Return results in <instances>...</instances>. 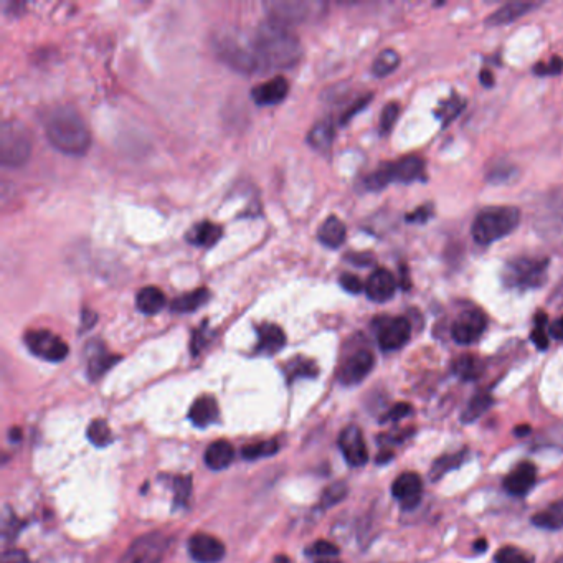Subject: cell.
<instances>
[{
  "instance_id": "6da1fadb",
  "label": "cell",
  "mask_w": 563,
  "mask_h": 563,
  "mask_svg": "<svg viewBox=\"0 0 563 563\" xmlns=\"http://www.w3.org/2000/svg\"><path fill=\"white\" fill-rule=\"evenodd\" d=\"M253 45L263 71L293 68L303 55L301 43L291 27L273 19L260 24Z\"/></svg>"
},
{
  "instance_id": "7a4b0ae2",
  "label": "cell",
  "mask_w": 563,
  "mask_h": 563,
  "mask_svg": "<svg viewBox=\"0 0 563 563\" xmlns=\"http://www.w3.org/2000/svg\"><path fill=\"white\" fill-rule=\"evenodd\" d=\"M45 134L55 149L68 156H83L91 146L90 129L70 106L53 109L45 119Z\"/></svg>"
},
{
  "instance_id": "3957f363",
  "label": "cell",
  "mask_w": 563,
  "mask_h": 563,
  "mask_svg": "<svg viewBox=\"0 0 563 563\" xmlns=\"http://www.w3.org/2000/svg\"><path fill=\"white\" fill-rule=\"evenodd\" d=\"M519 222H521V212L516 207H491L479 213L474 220L471 233L474 242L479 245H491L514 232Z\"/></svg>"
},
{
  "instance_id": "277c9868",
  "label": "cell",
  "mask_w": 563,
  "mask_h": 563,
  "mask_svg": "<svg viewBox=\"0 0 563 563\" xmlns=\"http://www.w3.org/2000/svg\"><path fill=\"white\" fill-rule=\"evenodd\" d=\"M32 134L24 124L7 119L0 126V162L5 167L24 166L32 154Z\"/></svg>"
},
{
  "instance_id": "5b68a950",
  "label": "cell",
  "mask_w": 563,
  "mask_h": 563,
  "mask_svg": "<svg viewBox=\"0 0 563 563\" xmlns=\"http://www.w3.org/2000/svg\"><path fill=\"white\" fill-rule=\"evenodd\" d=\"M547 258H530V256H519L509 261L504 270V283L507 288L512 289H534L540 288L547 280Z\"/></svg>"
},
{
  "instance_id": "8992f818",
  "label": "cell",
  "mask_w": 563,
  "mask_h": 563,
  "mask_svg": "<svg viewBox=\"0 0 563 563\" xmlns=\"http://www.w3.org/2000/svg\"><path fill=\"white\" fill-rule=\"evenodd\" d=\"M215 48H217V55L222 58V62L227 63L228 67L233 70L242 71V73L263 71L253 40L248 45H243L240 40L223 37L215 42Z\"/></svg>"
},
{
  "instance_id": "52a82bcc",
  "label": "cell",
  "mask_w": 563,
  "mask_h": 563,
  "mask_svg": "<svg viewBox=\"0 0 563 563\" xmlns=\"http://www.w3.org/2000/svg\"><path fill=\"white\" fill-rule=\"evenodd\" d=\"M171 539L164 534L142 535L134 540L119 563H159L164 559Z\"/></svg>"
},
{
  "instance_id": "ba28073f",
  "label": "cell",
  "mask_w": 563,
  "mask_h": 563,
  "mask_svg": "<svg viewBox=\"0 0 563 563\" xmlns=\"http://www.w3.org/2000/svg\"><path fill=\"white\" fill-rule=\"evenodd\" d=\"M25 346L29 347L32 354L47 362H62L67 359L68 352H70L67 342L47 329L27 332Z\"/></svg>"
},
{
  "instance_id": "9c48e42d",
  "label": "cell",
  "mask_w": 563,
  "mask_h": 563,
  "mask_svg": "<svg viewBox=\"0 0 563 563\" xmlns=\"http://www.w3.org/2000/svg\"><path fill=\"white\" fill-rule=\"evenodd\" d=\"M377 341L382 351H398L402 349L412 336V324L407 317H382L375 321Z\"/></svg>"
},
{
  "instance_id": "30bf717a",
  "label": "cell",
  "mask_w": 563,
  "mask_h": 563,
  "mask_svg": "<svg viewBox=\"0 0 563 563\" xmlns=\"http://www.w3.org/2000/svg\"><path fill=\"white\" fill-rule=\"evenodd\" d=\"M321 4H311V2H284V0H275V2H266L265 9L268 12V19L276 20L284 25L299 24L308 20L311 15L316 14Z\"/></svg>"
},
{
  "instance_id": "8fae6325",
  "label": "cell",
  "mask_w": 563,
  "mask_h": 563,
  "mask_svg": "<svg viewBox=\"0 0 563 563\" xmlns=\"http://www.w3.org/2000/svg\"><path fill=\"white\" fill-rule=\"evenodd\" d=\"M486 316L483 311L479 309H468L463 314H459L453 329H451V336L455 339L456 344L461 346H469L474 342L479 341V337L483 336L486 331Z\"/></svg>"
},
{
  "instance_id": "7c38bea8",
  "label": "cell",
  "mask_w": 563,
  "mask_h": 563,
  "mask_svg": "<svg viewBox=\"0 0 563 563\" xmlns=\"http://www.w3.org/2000/svg\"><path fill=\"white\" fill-rule=\"evenodd\" d=\"M375 365V357L367 349H360L347 357L346 362L339 369V380L342 385L352 387L362 382L372 372Z\"/></svg>"
},
{
  "instance_id": "4fadbf2b",
  "label": "cell",
  "mask_w": 563,
  "mask_h": 563,
  "mask_svg": "<svg viewBox=\"0 0 563 563\" xmlns=\"http://www.w3.org/2000/svg\"><path fill=\"white\" fill-rule=\"evenodd\" d=\"M339 446H341L342 455L346 458L347 463L354 468H360L369 461V450H367L364 435L359 426H347L339 436Z\"/></svg>"
},
{
  "instance_id": "5bb4252c",
  "label": "cell",
  "mask_w": 563,
  "mask_h": 563,
  "mask_svg": "<svg viewBox=\"0 0 563 563\" xmlns=\"http://www.w3.org/2000/svg\"><path fill=\"white\" fill-rule=\"evenodd\" d=\"M392 494L402 504L403 509L410 511L422 501V478L415 473L400 474L393 483Z\"/></svg>"
},
{
  "instance_id": "9a60e30c",
  "label": "cell",
  "mask_w": 563,
  "mask_h": 563,
  "mask_svg": "<svg viewBox=\"0 0 563 563\" xmlns=\"http://www.w3.org/2000/svg\"><path fill=\"white\" fill-rule=\"evenodd\" d=\"M189 554L195 562L217 563L225 557V545L209 534H195L189 540Z\"/></svg>"
},
{
  "instance_id": "2e32d148",
  "label": "cell",
  "mask_w": 563,
  "mask_h": 563,
  "mask_svg": "<svg viewBox=\"0 0 563 563\" xmlns=\"http://www.w3.org/2000/svg\"><path fill=\"white\" fill-rule=\"evenodd\" d=\"M395 291H397V281L385 268L375 270L365 283V293L375 303H385L388 299H392Z\"/></svg>"
},
{
  "instance_id": "e0dca14e",
  "label": "cell",
  "mask_w": 563,
  "mask_h": 563,
  "mask_svg": "<svg viewBox=\"0 0 563 563\" xmlns=\"http://www.w3.org/2000/svg\"><path fill=\"white\" fill-rule=\"evenodd\" d=\"M535 481H537V469L534 464L526 461L517 464L514 471L504 479V488L511 496H526L530 489L534 488Z\"/></svg>"
},
{
  "instance_id": "ac0fdd59",
  "label": "cell",
  "mask_w": 563,
  "mask_h": 563,
  "mask_svg": "<svg viewBox=\"0 0 563 563\" xmlns=\"http://www.w3.org/2000/svg\"><path fill=\"white\" fill-rule=\"evenodd\" d=\"M289 85L286 78L276 76L273 80L261 83L251 90V98L258 106L280 105L281 101L288 96Z\"/></svg>"
},
{
  "instance_id": "d6986e66",
  "label": "cell",
  "mask_w": 563,
  "mask_h": 563,
  "mask_svg": "<svg viewBox=\"0 0 563 563\" xmlns=\"http://www.w3.org/2000/svg\"><path fill=\"white\" fill-rule=\"evenodd\" d=\"M387 169L392 182L410 184L423 176L425 162L420 157H403L397 162H387Z\"/></svg>"
},
{
  "instance_id": "ffe728a7",
  "label": "cell",
  "mask_w": 563,
  "mask_h": 563,
  "mask_svg": "<svg viewBox=\"0 0 563 563\" xmlns=\"http://www.w3.org/2000/svg\"><path fill=\"white\" fill-rule=\"evenodd\" d=\"M256 334H258V344H256L258 354L275 355L286 344V334L283 329L271 322H263L256 327Z\"/></svg>"
},
{
  "instance_id": "44dd1931",
  "label": "cell",
  "mask_w": 563,
  "mask_h": 563,
  "mask_svg": "<svg viewBox=\"0 0 563 563\" xmlns=\"http://www.w3.org/2000/svg\"><path fill=\"white\" fill-rule=\"evenodd\" d=\"M86 357H88V377L91 380L100 379L101 375H105L121 359L118 355L109 354L100 342H91Z\"/></svg>"
},
{
  "instance_id": "7402d4cb",
  "label": "cell",
  "mask_w": 563,
  "mask_h": 563,
  "mask_svg": "<svg viewBox=\"0 0 563 563\" xmlns=\"http://www.w3.org/2000/svg\"><path fill=\"white\" fill-rule=\"evenodd\" d=\"M223 235V228L217 223L200 222L195 223L194 227L190 228L185 240L194 245V247L210 248L220 242Z\"/></svg>"
},
{
  "instance_id": "603a6c76",
  "label": "cell",
  "mask_w": 563,
  "mask_h": 563,
  "mask_svg": "<svg viewBox=\"0 0 563 563\" xmlns=\"http://www.w3.org/2000/svg\"><path fill=\"white\" fill-rule=\"evenodd\" d=\"M347 237V228L342 222L341 218L331 217L326 218L322 222L321 228L317 230V240L327 248H339L344 245Z\"/></svg>"
},
{
  "instance_id": "cb8c5ba5",
  "label": "cell",
  "mask_w": 563,
  "mask_h": 563,
  "mask_svg": "<svg viewBox=\"0 0 563 563\" xmlns=\"http://www.w3.org/2000/svg\"><path fill=\"white\" fill-rule=\"evenodd\" d=\"M217 417V400L210 397V395H204V397L197 398L194 405L190 407V422L194 423L195 426H199V428H207V426L217 422Z\"/></svg>"
},
{
  "instance_id": "d4e9b609",
  "label": "cell",
  "mask_w": 563,
  "mask_h": 563,
  "mask_svg": "<svg viewBox=\"0 0 563 563\" xmlns=\"http://www.w3.org/2000/svg\"><path fill=\"white\" fill-rule=\"evenodd\" d=\"M167 304L166 294L156 286L141 288L136 294V308L146 316H154L164 309Z\"/></svg>"
},
{
  "instance_id": "484cf974",
  "label": "cell",
  "mask_w": 563,
  "mask_h": 563,
  "mask_svg": "<svg viewBox=\"0 0 563 563\" xmlns=\"http://www.w3.org/2000/svg\"><path fill=\"white\" fill-rule=\"evenodd\" d=\"M235 459V448L228 441H215L205 451V464L213 471L227 469Z\"/></svg>"
},
{
  "instance_id": "4316f807",
  "label": "cell",
  "mask_w": 563,
  "mask_h": 563,
  "mask_svg": "<svg viewBox=\"0 0 563 563\" xmlns=\"http://www.w3.org/2000/svg\"><path fill=\"white\" fill-rule=\"evenodd\" d=\"M210 291L207 288L194 289L190 293L182 294L171 303L172 313L187 314L194 313L209 303Z\"/></svg>"
},
{
  "instance_id": "83f0119b",
  "label": "cell",
  "mask_w": 563,
  "mask_h": 563,
  "mask_svg": "<svg viewBox=\"0 0 563 563\" xmlns=\"http://www.w3.org/2000/svg\"><path fill=\"white\" fill-rule=\"evenodd\" d=\"M537 4L534 2H511V4L502 5L501 9L496 10L488 20V25H504L511 24L514 20L521 19L522 15H526L529 10H534Z\"/></svg>"
},
{
  "instance_id": "f1b7e54d",
  "label": "cell",
  "mask_w": 563,
  "mask_h": 563,
  "mask_svg": "<svg viewBox=\"0 0 563 563\" xmlns=\"http://www.w3.org/2000/svg\"><path fill=\"white\" fill-rule=\"evenodd\" d=\"M319 374L316 362L311 359H306L303 355L294 357L284 365V375L288 382H294L296 379H314Z\"/></svg>"
},
{
  "instance_id": "f546056e",
  "label": "cell",
  "mask_w": 563,
  "mask_h": 563,
  "mask_svg": "<svg viewBox=\"0 0 563 563\" xmlns=\"http://www.w3.org/2000/svg\"><path fill=\"white\" fill-rule=\"evenodd\" d=\"M532 524L545 530L563 529V499L545 507L544 511L537 512L532 517Z\"/></svg>"
},
{
  "instance_id": "4dcf8cb0",
  "label": "cell",
  "mask_w": 563,
  "mask_h": 563,
  "mask_svg": "<svg viewBox=\"0 0 563 563\" xmlns=\"http://www.w3.org/2000/svg\"><path fill=\"white\" fill-rule=\"evenodd\" d=\"M334 136H336L334 124L331 119H324V121L314 124L313 129L309 131V146L314 147L317 151H327V149H331Z\"/></svg>"
},
{
  "instance_id": "1f68e13d",
  "label": "cell",
  "mask_w": 563,
  "mask_h": 563,
  "mask_svg": "<svg viewBox=\"0 0 563 563\" xmlns=\"http://www.w3.org/2000/svg\"><path fill=\"white\" fill-rule=\"evenodd\" d=\"M455 372L463 380H476L483 374V362L474 355H461L455 362Z\"/></svg>"
},
{
  "instance_id": "d6a6232c",
  "label": "cell",
  "mask_w": 563,
  "mask_h": 563,
  "mask_svg": "<svg viewBox=\"0 0 563 563\" xmlns=\"http://www.w3.org/2000/svg\"><path fill=\"white\" fill-rule=\"evenodd\" d=\"M491 407H493V398L489 397L488 393H478L476 397L471 398V402L468 403V407L464 410L463 422L471 423L474 420H478Z\"/></svg>"
},
{
  "instance_id": "836d02e7",
  "label": "cell",
  "mask_w": 563,
  "mask_h": 563,
  "mask_svg": "<svg viewBox=\"0 0 563 563\" xmlns=\"http://www.w3.org/2000/svg\"><path fill=\"white\" fill-rule=\"evenodd\" d=\"M398 65H400V55L395 50H384V52H380L379 57L375 58L372 71L375 76L384 78L397 70Z\"/></svg>"
},
{
  "instance_id": "e575fe53",
  "label": "cell",
  "mask_w": 563,
  "mask_h": 563,
  "mask_svg": "<svg viewBox=\"0 0 563 563\" xmlns=\"http://www.w3.org/2000/svg\"><path fill=\"white\" fill-rule=\"evenodd\" d=\"M86 435H88L91 445L98 446V448H105L113 441V433L109 430L108 423L105 420H95L91 423Z\"/></svg>"
},
{
  "instance_id": "d590c367",
  "label": "cell",
  "mask_w": 563,
  "mask_h": 563,
  "mask_svg": "<svg viewBox=\"0 0 563 563\" xmlns=\"http://www.w3.org/2000/svg\"><path fill=\"white\" fill-rule=\"evenodd\" d=\"M463 459L464 453L445 455L441 456L440 459H436L433 468H431V479L438 481V479L443 478L446 473H450L453 469L458 468L459 464L463 463Z\"/></svg>"
},
{
  "instance_id": "8d00e7d4",
  "label": "cell",
  "mask_w": 563,
  "mask_h": 563,
  "mask_svg": "<svg viewBox=\"0 0 563 563\" xmlns=\"http://www.w3.org/2000/svg\"><path fill=\"white\" fill-rule=\"evenodd\" d=\"M464 105H466V101L461 100L456 93H453L450 100H446L441 103L440 108L436 111V114H438V118H440L446 126V124H450L451 121L456 119V116L463 111Z\"/></svg>"
},
{
  "instance_id": "74e56055",
  "label": "cell",
  "mask_w": 563,
  "mask_h": 563,
  "mask_svg": "<svg viewBox=\"0 0 563 563\" xmlns=\"http://www.w3.org/2000/svg\"><path fill=\"white\" fill-rule=\"evenodd\" d=\"M494 562L496 563H534V557L527 554L522 549H517V547H512V545H507V547H502L499 552H497L496 557H494Z\"/></svg>"
},
{
  "instance_id": "f35d334b",
  "label": "cell",
  "mask_w": 563,
  "mask_h": 563,
  "mask_svg": "<svg viewBox=\"0 0 563 563\" xmlns=\"http://www.w3.org/2000/svg\"><path fill=\"white\" fill-rule=\"evenodd\" d=\"M278 450H280L278 441H261V443H255V445L245 446L242 455L245 459H260L275 455Z\"/></svg>"
},
{
  "instance_id": "ab89813d",
  "label": "cell",
  "mask_w": 563,
  "mask_h": 563,
  "mask_svg": "<svg viewBox=\"0 0 563 563\" xmlns=\"http://www.w3.org/2000/svg\"><path fill=\"white\" fill-rule=\"evenodd\" d=\"M545 324H547V316L540 311V313H537V316H535L534 331L530 334V339H532L535 347L540 349V351L549 349V336H547V332H545Z\"/></svg>"
},
{
  "instance_id": "60d3db41",
  "label": "cell",
  "mask_w": 563,
  "mask_h": 563,
  "mask_svg": "<svg viewBox=\"0 0 563 563\" xmlns=\"http://www.w3.org/2000/svg\"><path fill=\"white\" fill-rule=\"evenodd\" d=\"M398 116H400V105L398 103H388L382 111L380 116V134L387 136L392 131L393 126L397 123Z\"/></svg>"
},
{
  "instance_id": "b9f144b4",
  "label": "cell",
  "mask_w": 563,
  "mask_h": 563,
  "mask_svg": "<svg viewBox=\"0 0 563 563\" xmlns=\"http://www.w3.org/2000/svg\"><path fill=\"white\" fill-rule=\"evenodd\" d=\"M174 494H176L174 504L177 507L187 506L190 494H192V479H190V476H179V478L174 479Z\"/></svg>"
},
{
  "instance_id": "7bdbcfd3",
  "label": "cell",
  "mask_w": 563,
  "mask_h": 563,
  "mask_svg": "<svg viewBox=\"0 0 563 563\" xmlns=\"http://www.w3.org/2000/svg\"><path fill=\"white\" fill-rule=\"evenodd\" d=\"M390 184H392V180H390V174H388L387 164H382L377 171L372 172L365 179V189L372 190V192L385 189Z\"/></svg>"
},
{
  "instance_id": "ee69618b",
  "label": "cell",
  "mask_w": 563,
  "mask_h": 563,
  "mask_svg": "<svg viewBox=\"0 0 563 563\" xmlns=\"http://www.w3.org/2000/svg\"><path fill=\"white\" fill-rule=\"evenodd\" d=\"M347 488L344 483L332 484L331 488H327L322 494V507L336 506L337 502H341L346 497Z\"/></svg>"
},
{
  "instance_id": "f6af8a7d",
  "label": "cell",
  "mask_w": 563,
  "mask_h": 563,
  "mask_svg": "<svg viewBox=\"0 0 563 563\" xmlns=\"http://www.w3.org/2000/svg\"><path fill=\"white\" fill-rule=\"evenodd\" d=\"M309 555H316V557H324V559H331L339 555V549L336 545L327 542V540H319L316 544L309 549Z\"/></svg>"
},
{
  "instance_id": "bcb514c9",
  "label": "cell",
  "mask_w": 563,
  "mask_h": 563,
  "mask_svg": "<svg viewBox=\"0 0 563 563\" xmlns=\"http://www.w3.org/2000/svg\"><path fill=\"white\" fill-rule=\"evenodd\" d=\"M534 71L539 76L560 75L563 71V60L560 57H554L549 63L535 65Z\"/></svg>"
},
{
  "instance_id": "7dc6e473",
  "label": "cell",
  "mask_w": 563,
  "mask_h": 563,
  "mask_svg": "<svg viewBox=\"0 0 563 563\" xmlns=\"http://www.w3.org/2000/svg\"><path fill=\"white\" fill-rule=\"evenodd\" d=\"M339 283H341L342 288L346 289L347 293L351 294H360L365 289V284L357 276L351 275V273L341 275Z\"/></svg>"
},
{
  "instance_id": "c3c4849f",
  "label": "cell",
  "mask_w": 563,
  "mask_h": 563,
  "mask_svg": "<svg viewBox=\"0 0 563 563\" xmlns=\"http://www.w3.org/2000/svg\"><path fill=\"white\" fill-rule=\"evenodd\" d=\"M207 342H209V337H207V329L204 327H200V329H195L194 337H192V354L197 355L202 352L205 346H207Z\"/></svg>"
},
{
  "instance_id": "681fc988",
  "label": "cell",
  "mask_w": 563,
  "mask_h": 563,
  "mask_svg": "<svg viewBox=\"0 0 563 563\" xmlns=\"http://www.w3.org/2000/svg\"><path fill=\"white\" fill-rule=\"evenodd\" d=\"M370 100H372V95L365 96V98H360V100L355 101L354 105L347 109L346 113L342 114L341 123L346 124L349 119L354 118L355 114L362 111Z\"/></svg>"
},
{
  "instance_id": "f907efd6",
  "label": "cell",
  "mask_w": 563,
  "mask_h": 563,
  "mask_svg": "<svg viewBox=\"0 0 563 563\" xmlns=\"http://www.w3.org/2000/svg\"><path fill=\"white\" fill-rule=\"evenodd\" d=\"M410 413H412V407H410L408 403H398V405H395V407H393L392 410L385 415V417H387L385 420H392V422H395V420L407 417Z\"/></svg>"
},
{
  "instance_id": "816d5d0a",
  "label": "cell",
  "mask_w": 563,
  "mask_h": 563,
  "mask_svg": "<svg viewBox=\"0 0 563 563\" xmlns=\"http://www.w3.org/2000/svg\"><path fill=\"white\" fill-rule=\"evenodd\" d=\"M347 260L355 266H370L374 263L375 258L370 253H354V255L347 256Z\"/></svg>"
},
{
  "instance_id": "f5cc1de1",
  "label": "cell",
  "mask_w": 563,
  "mask_h": 563,
  "mask_svg": "<svg viewBox=\"0 0 563 563\" xmlns=\"http://www.w3.org/2000/svg\"><path fill=\"white\" fill-rule=\"evenodd\" d=\"M2 563H29V560H27V555L20 550H7L2 557Z\"/></svg>"
},
{
  "instance_id": "db71d44e",
  "label": "cell",
  "mask_w": 563,
  "mask_h": 563,
  "mask_svg": "<svg viewBox=\"0 0 563 563\" xmlns=\"http://www.w3.org/2000/svg\"><path fill=\"white\" fill-rule=\"evenodd\" d=\"M428 218H430V209L428 207H420V209L407 215V222L425 223Z\"/></svg>"
},
{
  "instance_id": "11a10c76",
  "label": "cell",
  "mask_w": 563,
  "mask_h": 563,
  "mask_svg": "<svg viewBox=\"0 0 563 563\" xmlns=\"http://www.w3.org/2000/svg\"><path fill=\"white\" fill-rule=\"evenodd\" d=\"M549 331L550 336L554 337V339H557V341H563V316L560 317V319H557V321L550 326Z\"/></svg>"
},
{
  "instance_id": "9f6ffc18",
  "label": "cell",
  "mask_w": 563,
  "mask_h": 563,
  "mask_svg": "<svg viewBox=\"0 0 563 563\" xmlns=\"http://www.w3.org/2000/svg\"><path fill=\"white\" fill-rule=\"evenodd\" d=\"M81 321H83V324H81V331H86L88 327L95 326L96 314L91 313L88 309H83V317H81Z\"/></svg>"
},
{
  "instance_id": "6f0895ef",
  "label": "cell",
  "mask_w": 563,
  "mask_h": 563,
  "mask_svg": "<svg viewBox=\"0 0 563 563\" xmlns=\"http://www.w3.org/2000/svg\"><path fill=\"white\" fill-rule=\"evenodd\" d=\"M481 85L486 86V88H493L494 86V75L493 71L491 70H483L481 71Z\"/></svg>"
},
{
  "instance_id": "680465c9",
  "label": "cell",
  "mask_w": 563,
  "mask_h": 563,
  "mask_svg": "<svg viewBox=\"0 0 563 563\" xmlns=\"http://www.w3.org/2000/svg\"><path fill=\"white\" fill-rule=\"evenodd\" d=\"M474 547H476V550H478V552H481V550H486V540H479L478 544L474 545Z\"/></svg>"
},
{
  "instance_id": "91938a15",
  "label": "cell",
  "mask_w": 563,
  "mask_h": 563,
  "mask_svg": "<svg viewBox=\"0 0 563 563\" xmlns=\"http://www.w3.org/2000/svg\"><path fill=\"white\" fill-rule=\"evenodd\" d=\"M317 563H339V562H337V560H332V559H322L319 560V562Z\"/></svg>"
},
{
  "instance_id": "94428289",
  "label": "cell",
  "mask_w": 563,
  "mask_h": 563,
  "mask_svg": "<svg viewBox=\"0 0 563 563\" xmlns=\"http://www.w3.org/2000/svg\"><path fill=\"white\" fill-rule=\"evenodd\" d=\"M276 563H288V559H286V557H280V559H276Z\"/></svg>"
},
{
  "instance_id": "6125c7cd",
  "label": "cell",
  "mask_w": 563,
  "mask_h": 563,
  "mask_svg": "<svg viewBox=\"0 0 563 563\" xmlns=\"http://www.w3.org/2000/svg\"><path fill=\"white\" fill-rule=\"evenodd\" d=\"M555 563H563V557H560V559L557 560V562H555Z\"/></svg>"
}]
</instances>
